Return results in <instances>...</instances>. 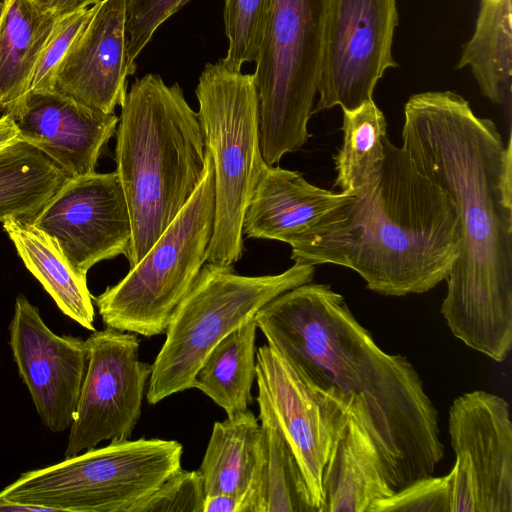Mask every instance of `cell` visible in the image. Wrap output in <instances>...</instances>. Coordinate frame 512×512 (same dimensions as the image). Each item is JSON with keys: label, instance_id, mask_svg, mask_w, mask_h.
Returning <instances> with one entry per match:
<instances>
[{"label": "cell", "instance_id": "obj_22", "mask_svg": "<svg viewBox=\"0 0 512 512\" xmlns=\"http://www.w3.org/2000/svg\"><path fill=\"white\" fill-rule=\"evenodd\" d=\"M61 16L31 0H7L0 23V113L28 93L35 67Z\"/></svg>", "mask_w": 512, "mask_h": 512}, {"label": "cell", "instance_id": "obj_14", "mask_svg": "<svg viewBox=\"0 0 512 512\" xmlns=\"http://www.w3.org/2000/svg\"><path fill=\"white\" fill-rule=\"evenodd\" d=\"M255 381L295 455L315 512H322V474L347 406L312 389L268 344L256 351Z\"/></svg>", "mask_w": 512, "mask_h": 512}, {"label": "cell", "instance_id": "obj_10", "mask_svg": "<svg viewBox=\"0 0 512 512\" xmlns=\"http://www.w3.org/2000/svg\"><path fill=\"white\" fill-rule=\"evenodd\" d=\"M399 15L396 0H327L318 83V113L354 110L373 101L378 81L399 65L392 45Z\"/></svg>", "mask_w": 512, "mask_h": 512}, {"label": "cell", "instance_id": "obj_15", "mask_svg": "<svg viewBox=\"0 0 512 512\" xmlns=\"http://www.w3.org/2000/svg\"><path fill=\"white\" fill-rule=\"evenodd\" d=\"M128 0H101L57 68L51 90L114 113L127 94Z\"/></svg>", "mask_w": 512, "mask_h": 512}, {"label": "cell", "instance_id": "obj_17", "mask_svg": "<svg viewBox=\"0 0 512 512\" xmlns=\"http://www.w3.org/2000/svg\"><path fill=\"white\" fill-rule=\"evenodd\" d=\"M451 446L464 453L478 485V512H512V423L508 402L476 390L457 397L448 417Z\"/></svg>", "mask_w": 512, "mask_h": 512}, {"label": "cell", "instance_id": "obj_18", "mask_svg": "<svg viewBox=\"0 0 512 512\" xmlns=\"http://www.w3.org/2000/svg\"><path fill=\"white\" fill-rule=\"evenodd\" d=\"M345 196L309 183L297 171L267 164L246 209L243 236L290 244Z\"/></svg>", "mask_w": 512, "mask_h": 512}, {"label": "cell", "instance_id": "obj_35", "mask_svg": "<svg viewBox=\"0 0 512 512\" xmlns=\"http://www.w3.org/2000/svg\"><path fill=\"white\" fill-rule=\"evenodd\" d=\"M21 140L19 129L9 114L0 117V151Z\"/></svg>", "mask_w": 512, "mask_h": 512}, {"label": "cell", "instance_id": "obj_36", "mask_svg": "<svg viewBox=\"0 0 512 512\" xmlns=\"http://www.w3.org/2000/svg\"><path fill=\"white\" fill-rule=\"evenodd\" d=\"M7 0H0V23L2 20L3 13L5 11Z\"/></svg>", "mask_w": 512, "mask_h": 512}, {"label": "cell", "instance_id": "obj_34", "mask_svg": "<svg viewBox=\"0 0 512 512\" xmlns=\"http://www.w3.org/2000/svg\"><path fill=\"white\" fill-rule=\"evenodd\" d=\"M240 498L228 495L218 494L205 496L203 512H240Z\"/></svg>", "mask_w": 512, "mask_h": 512}, {"label": "cell", "instance_id": "obj_16", "mask_svg": "<svg viewBox=\"0 0 512 512\" xmlns=\"http://www.w3.org/2000/svg\"><path fill=\"white\" fill-rule=\"evenodd\" d=\"M5 114L14 119L21 140L48 156L69 178L95 172L119 121L115 113L91 109L53 90L28 92Z\"/></svg>", "mask_w": 512, "mask_h": 512}, {"label": "cell", "instance_id": "obj_12", "mask_svg": "<svg viewBox=\"0 0 512 512\" xmlns=\"http://www.w3.org/2000/svg\"><path fill=\"white\" fill-rule=\"evenodd\" d=\"M33 224L86 277L95 264L126 256L132 237L129 208L116 171L68 178Z\"/></svg>", "mask_w": 512, "mask_h": 512}, {"label": "cell", "instance_id": "obj_31", "mask_svg": "<svg viewBox=\"0 0 512 512\" xmlns=\"http://www.w3.org/2000/svg\"><path fill=\"white\" fill-rule=\"evenodd\" d=\"M190 0H128L127 67L136 71V59L151 41L156 30Z\"/></svg>", "mask_w": 512, "mask_h": 512}, {"label": "cell", "instance_id": "obj_20", "mask_svg": "<svg viewBox=\"0 0 512 512\" xmlns=\"http://www.w3.org/2000/svg\"><path fill=\"white\" fill-rule=\"evenodd\" d=\"M262 445L240 512H315L295 455L267 401L257 394Z\"/></svg>", "mask_w": 512, "mask_h": 512}, {"label": "cell", "instance_id": "obj_1", "mask_svg": "<svg viewBox=\"0 0 512 512\" xmlns=\"http://www.w3.org/2000/svg\"><path fill=\"white\" fill-rule=\"evenodd\" d=\"M402 147L452 199L458 256L441 313L452 334L498 362L512 348V146L454 91L413 94Z\"/></svg>", "mask_w": 512, "mask_h": 512}, {"label": "cell", "instance_id": "obj_25", "mask_svg": "<svg viewBox=\"0 0 512 512\" xmlns=\"http://www.w3.org/2000/svg\"><path fill=\"white\" fill-rule=\"evenodd\" d=\"M257 325L254 317L221 339L198 369L193 388L221 407L227 417L246 411L256 380Z\"/></svg>", "mask_w": 512, "mask_h": 512}, {"label": "cell", "instance_id": "obj_4", "mask_svg": "<svg viewBox=\"0 0 512 512\" xmlns=\"http://www.w3.org/2000/svg\"><path fill=\"white\" fill-rule=\"evenodd\" d=\"M120 107L115 161L130 213L126 258L133 268L203 181L207 147L198 113L178 83L145 74Z\"/></svg>", "mask_w": 512, "mask_h": 512}, {"label": "cell", "instance_id": "obj_27", "mask_svg": "<svg viewBox=\"0 0 512 512\" xmlns=\"http://www.w3.org/2000/svg\"><path fill=\"white\" fill-rule=\"evenodd\" d=\"M386 119L374 101L343 111V142L334 155L336 179L341 193H358L372 185L384 158Z\"/></svg>", "mask_w": 512, "mask_h": 512}, {"label": "cell", "instance_id": "obj_13", "mask_svg": "<svg viewBox=\"0 0 512 512\" xmlns=\"http://www.w3.org/2000/svg\"><path fill=\"white\" fill-rule=\"evenodd\" d=\"M9 346L43 424L52 432L70 428L88 366L86 340L55 334L38 308L19 294L9 324Z\"/></svg>", "mask_w": 512, "mask_h": 512}, {"label": "cell", "instance_id": "obj_8", "mask_svg": "<svg viewBox=\"0 0 512 512\" xmlns=\"http://www.w3.org/2000/svg\"><path fill=\"white\" fill-rule=\"evenodd\" d=\"M182 454L176 440H111L22 473L0 491V499L40 511L128 512L182 468Z\"/></svg>", "mask_w": 512, "mask_h": 512}, {"label": "cell", "instance_id": "obj_7", "mask_svg": "<svg viewBox=\"0 0 512 512\" xmlns=\"http://www.w3.org/2000/svg\"><path fill=\"white\" fill-rule=\"evenodd\" d=\"M327 0H269L253 73L261 154L268 165L299 150L318 91Z\"/></svg>", "mask_w": 512, "mask_h": 512}, {"label": "cell", "instance_id": "obj_26", "mask_svg": "<svg viewBox=\"0 0 512 512\" xmlns=\"http://www.w3.org/2000/svg\"><path fill=\"white\" fill-rule=\"evenodd\" d=\"M69 177L24 140L0 151V223L32 222Z\"/></svg>", "mask_w": 512, "mask_h": 512}, {"label": "cell", "instance_id": "obj_30", "mask_svg": "<svg viewBox=\"0 0 512 512\" xmlns=\"http://www.w3.org/2000/svg\"><path fill=\"white\" fill-rule=\"evenodd\" d=\"M450 487L451 472L422 477L376 501L369 512H451Z\"/></svg>", "mask_w": 512, "mask_h": 512}, {"label": "cell", "instance_id": "obj_3", "mask_svg": "<svg viewBox=\"0 0 512 512\" xmlns=\"http://www.w3.org/2000/svg\"><path fill=\"white\" fill-rule=\"evenodd\" d=\"M372 185L346 196L291 246L294 262L352 269L385 296L422 294L447 279L460 243L452 199L386 136Z\"/></svg>", "mask_w": 512, "mask_h": 512}, {"label": "cell", "instance_id": "obj_6", "mask_svg": "<svg viewBox=\"0 0 512 512\" xmlns=\"http://www.w3.org/2000/svg\"><path fill=\"white\" fill-rule=\"evenodd\" d=\"M198 116L215 181V218L207 262L233 265L244 251L242 224L267 165L260 150L253 74L207 63L198 79Z\"/></svg>", "mask_w": 512, "mask_h": 512}, {"label": "cell", "instance_id": "obj_21", "mask_svg": "<svg viewBox=\"0 0 512 512\" xmlns=\"http://www.w3.org/2000/svg\"><path fill=\"white\" fill-rule=\"evenodd\" d=\"M3 229L27 269L59 309L83 328L94 331V306L87 277L68 262L58 244L32 222L9 218Z\"/></svg>", "mask_w": 512, "mask_h": 512}, {"label": "cell", "instance_id": "obj_23", "mask_svg": "<svg viewBox=\"0 0 512 512\" xmlns=\"http://www.w3.org/2000/svg\"><path fill=\"white\" fill-rule=\"evenodd\" d=\"M470 68L483 96L510 121L512 100V0H481L471 38L457 69Z\"/></svg>", "mask_w": 512, "mask_h": 512}, {"label": "cell", "instance_id": "obj_2", "mask_svg": "<svg viewBox=\"0 0 512 512\" xmlns=\"http://www.w3.org/2000/svg\"><path fill=\"white\" fill-rule=\"evenodd\" d=\"M257 328L316 392L348 406L396 491L433 475L444 455L438 414L406 357L384 352L327 284L306 283L261 307Z\"/></svg>", "mask_w": 512, "mask_h": 512}, {"label": "cell", "instance_id": "obj_33", "mask_svg": "<svg viewBox=\"0 0 512 512\" xmlns=\"http://www.w3.org/2000/svg\"><path fill=\"white\" fill-rule=\"evenodd\" d=\"M45 11L57 16H65L89 8L101 0H31Z\"/></svg>", "mask_w": 512, "mask_h": 512}, {"label": "cell", "instance_id": "obj_28", "mask_svg": "<svg viewBox=\"0 0 512 512\" xmlns=\"http://www.w3.org/2000/svg\"><path fill=\"white\" fill-rule=\"evenodd\" d=\"M269 0H225L223 20L228 40L227 53L221 58L229 68L241 71L255 62L265 27Z\"/></svg>", "mask_w": 512, "mask_h": 512}, {"label": "cell", "instance_id": "obj_29", "mask_svg": "<svg viewBox=\"0 0 512 512\" xmlns=\"http://www.w3.org/2000/svg\"><path fill=\"white\" fill-rule=\"evenodd\" d=\"M204 501L200 472L180 468L128 512H203Z\"/></svg>", "mask_w": 512, "mask_h": 512}, {"label": "cell", "instance_id": "obj_5", "mask_svg": "<svg viewBox=\"0 0 512 512\" xmlns=\"http://www.w3.org/2000/svg\"><path fill=\"white\" fill-rule=\"evenodd\" d=\"M314 272V265L294 262L279 274L244 276L232 265L204 264L173 311L166 340L151 364L148 403L193 388L198 369L221 339L278 295L312 282Z\"/></svg>", "mask_w": 512, "mask_h": 512}, {"label": "cell", "instance_id": "obj_9", "mask_svg": "<svg viewBox=\"0 0 512 512\" xmlns=\"http://www.w3.org/2000/svg\"><path fill=\"white\" fill-rule=\"evenodd\" d=\"M214 218V169L207 149L205 177L180 213L121 281L94 298L104 325L144 337L164 334L207 262Z\"/></svg>", "mask_w": 512, "mask_h": 512}, {"label": "cell", "instance_id": "obj_32", "mask_svg": "<svg viewBox=\"0 0 512 512\" xmlns=\"http://www.w3.org/2000/svg\"><path fill=\"white\" fill-rule=\"evenodd\" d=\"M95 5L60 17L41 52L28 92L51 90L57 68L78 34L92 17Z\"/></svg>", "mask_w": 512, "mask_h": 512}, {"label": "cell", "instance_id": "obj_24", "mask_svg": "<svg viewBox=\"0 0 512 512\" xmlns=\"http://www.w3.org/2000/svg\"><path fill=\"white\" fill-rule=\"evenodd\" d=\"M261 445V424L251 410L215 422L198 470L205 496L240 498L255 475Z\"/></svg>", "mask_w": 512, "mask_h": 512}, {"label": "cell", "instance_id": "obj_19", "mask_svg": "<svg viewBox=\"0 0 512 512\" xmlns=\"http://www.w3.org/2000/svg\"><path fill=\"white\" fill-rule=\"evenodd\" d=\"M322 488V512H369L376 501L395 492L376 445L348 406L323 470Z\"/></svg>", "mask_w": 512, "mask_h": 512}, {"label": "cell", "instance_id": "obj_11", "mask_svg": "<svg viewBox=\"0 0 512 512\" xmlns=\"http://www.w3.org/2000/svg\"><path fill=\"white\" fill-rule=\"evenodd\" d=\"M88 366L70 426L65 458L105 440L132 436L141 416L151 364L139 360L134 333L106 327L86 339Z\"/></svg>", "mask_w": 512, "mask_h": 512}]
</instances>
